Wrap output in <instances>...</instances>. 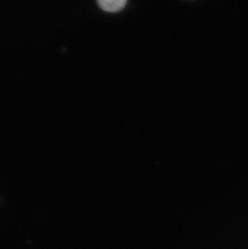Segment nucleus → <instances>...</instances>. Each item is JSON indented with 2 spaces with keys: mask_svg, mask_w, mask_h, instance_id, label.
<instances>
[{
  "mask_svg": "<svg viewBox=\"0 0 248 249\" xmlns=\"http://www.w3.org/2000/svg\"><path fill=\"white\" fill-rule=\"evenodd\" d=\"M126 0H101L99 5L102 9L108 12H116L122 10L126 5Z\"/></svg>",
  "mask_w": 248,
  "mask_h": 249,
  "instance_id": "f257e3e1",
  "label": "nucleus"
}]
</instances>
